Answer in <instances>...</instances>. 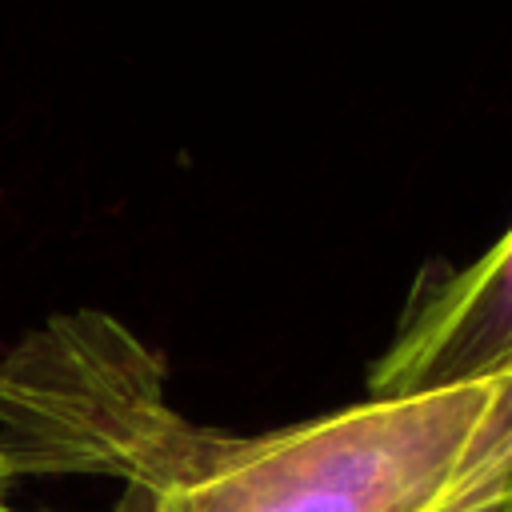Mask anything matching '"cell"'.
<instances>
[{"label": "cell", "mask_w": 512, "mask_h": 512, "mask_svg": "<svg viewBox=\"0 0 512 512\" xmlns=\"http://www.w3.org/2000/svg\"><path fill=\"white\" fill-rule=\"evenodd\" d=\"M512 484V368L260 436L208 432L140 512H464Z\"/></svg>", "instance_id": "obj_1"}, {"label": "cell", "mask_w": 512, "mask_h": 512, "mask_svg": "<svg viewBox=\"0 0 512 512\" xmlns=\"http://www.w3.org/2000/svg\"><path fill=\"white\" fill-rule=\"evenodd\" d=\"M212 428L168 400L164 360L108 312H56L0 356V452L20 476H116L140 508L176 488Z\"/></svg>", "instance_id": "obj_2"}, {"label": "cell", "mask_w": 512, "mask_h": 512, "mask_svg": "<svg viewBox=\"0 0 512 512\" xmlns=\"http://www.w3.org/2000/svg\"><path fill=\"white\" fill-rule=\"evenodd\" d=\"M512 368V228L468 268L424 288L368 368V400L488 380Z\"/></svg>", "instance_id": "obj_3"}, {"label": "cell", "mask_w": 512, "mask_h": 512, "mask_svg": "<svg viewBox=\"0 0 512 512\" xmlns=\"http://www.w3.org/2000/svg\"><path fill=\"white\" fill-rule=\"evenodd\" d=\"M464 512H512V484H508L504 492H496V496H488V500L464 508Z\"/></svg>", "instance_id": "obj_4"}, {"label": "cell", "mask_w": 512, "mask_h": 512, "mask_svg": "<svg viewBox=\"0 0 512 512\" xmlns=\"http://www.w3.org/2000/svg\"><path fill=\"white\" fill-rule=\"evenodd\" d=\"M12 484H16V472L8 468V460H4V452H0V508H4V496H8Z\"/></svg>", "instance_id": "obj_5"}, {"label": "cell", "mask_w": 512, "mask_h": 512, "mask_svg": "<svg viewBox=\"0 0 512 512\" xmlns=\"http://www.w3.org/2000/svg\"><path fill=\"white\" fill-rule=\"evenodd\" d=\"M0 512H8V508H0Z\"/></svg>", "instance_id": "obj_6"}]
</instances>
